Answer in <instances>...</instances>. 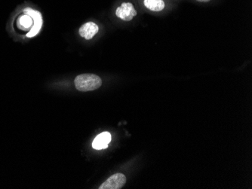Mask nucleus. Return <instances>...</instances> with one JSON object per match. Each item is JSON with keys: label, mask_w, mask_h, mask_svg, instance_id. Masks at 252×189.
<instances>
[{"label": "nucleus", "mask_w": 252, "mask_h": 189, "mask_svg": "<svg viewBox=\"0 0 252 189\" xmlns=\"http://www.w3.org/2000/svg\"><path fill=\"white\" fill-rule=\"evenodd\" d=\"M195 1L198 2H202V3H205V2H211L212 0H195Z\"/></svg>", "instance_id": "nucleus-9"}, {"label": "nucleus", "mask_w": 252, "mask_h": 189, "mask_svg": "<svg viewBox=\"0 0 252 189\" xmlns=\"http://www.w3.org/2000/svg\"><path fill=\"white\" fill-rule=\"evenodd\" d=\"M126 183V177L122 173L113 175L107 179L101 186L100 189H120L124 186Z\"/></svg>", "instance_id": "nucleus-4"}, {"label": "nucleus", "mask_w": 252, "mask_h": 189, "mask_svg": "<svg viewBox=\"0 0 252 189\" xmlns=\"http://www.w3.org/2000/svg\"><path fill=\"white\" fill-rule=\"evenodd\" d=\"M111 141V135L109 132H103L96 136L93 142V149L97 150L107 149Z\"/></svg>", "instance_id": "nucleus-7"}, {"label": "nucleus", "mask_w": 252, "mask_h": 189, "mask_svg": "<svg viewBox=\"0 0 252 189\" xmlns=\"http://www.w3.org/2000/svg\"><path fill=\"white\" fill-rule=\"evenodd\" d=\"M117 18L124 21H131L137 16V12L134 4L130 2H124L117 7L115 12Z\"/></svg>", "instance_id": "nucleus-3"}, {"label": "nucleus", "mask_w": 252, "mask_h": 189, "mask_svg": "<svg viewBox=\"0 0 252 189\" xmlns=\"http://www.w3.org/2000/svg\"><path fill=\"white\" fill-rule=\"evenodd\" d=\"M173 1H175H175H181V0H173Z\"/></svg>", "instance_id": "nucleus-10"}, {"label": "nucleus", "mask_w": 252, "mask_h": 189, "mask_svg": "<svg viewBox=\"0 0 252 189\" xmlns=\"http://www.w3.org/2000/svg\"><path fill=\"white\" fill-rule=\"evenodd\" d=\"M75 86L79 91H93L102 85V80L95 74H81L76 76Z\"/></svg>", "instance_id": "nucleus-1"}, {"label": "nucleus", "mask_w": 252, "mask_h": 189, "mask_svg": "<svg viewBox=\"0 0 252 189\" xmlns=\"http://www.w3.org/2000/svg\"><path fill=\"white\" fill-rule=\"evenodd\" d=\"M98 31V26L93 21H89L82 25L81 27L79 28V33L86 40H90L97 34Z\"/></svg>", "instance_id": "nucleus-6"}, {"label": "nucleus", "mask_w": 252, "mask_h": 189, "mask_svg": "<svg viewBox=\"0 0 252 189\" xmlns=\"http://www.w3.org/2000/svg\"><path fill=\"white\" fill-rule=\"evenodd\" d=\"M141 3L145 9L154 13H161L175 7L173 0H141Z\"/></svg>", "instance_id": "nucleus-2"}, {"label": "nucleus", "mask_w": 252, "mask_h": 189, "mask_svg": "<svg viewBox=\"0 0 252 189\" xmlns=\"http://www.w3.org/2000/svg\"><path fill=\"white\" fill-rule=\"evenodd\" d=\"M31 17L30 15H24L19 18V27L21 29H28L31 26Z\"/></svg>", "instance_id": "nucleus-8"}, {"label": "nucleus", "mask_w": 252, "mask_h": 189, "mask_svg": "<svg viewBox=\"0 0 252 189\" xmlns=\"http://www.w3.org/2000/svg\"><path fill=\"white\" fill-rule=\"evenodd\" d=\"M25 12H26L27 15L32 17L33 18L34 21H35V25H34L33 27L31 29V32L27 34V37H33L34 36H36V34L39 33V30H40L41 27H42V17H41L39 12H36V11H34V10L31 9L30 8H25Z\"/></svg>", "instance_id": "nucleus-5"}]
</instances>
